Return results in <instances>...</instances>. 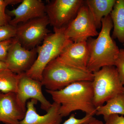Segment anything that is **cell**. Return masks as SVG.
<instances>
[{
  "mask_svg": "<svg viewBox=\"0 0 124 124\" xmlns=\"http://www.w3.org/2000/svg\"><path fill=\"white\" fill-rule=\"evenodd\" d=\"M46 91L54 102L60 104L59 113L62 117L78 110L93 116L95 115L92 81H78L60 90Z\"/></svg>",
  "mask_w": 124,
  "mask_h": 124,
  "instance_id": "1",
  "label": "cell"
},
{
  "mask_svg": "<svg viewBox=\"0 0 124 124\" xmlns=\"http://www.w3.org/2000/svg\"><path fill=\"white\" fill-rule=\"evenodd\" d=\"M101 29L96 38L87 40L89 57L87 69L93 73L103 67L115 66L120 49L111 36L113 28L110 15L102 19Z\"/></svg>",
  "mask_w": 124,
  "mask_h": 124,
  "instance_id": "2",
  "label": "cell"
},
{
  "mask_svg": "<svg viewBox=\"0 0 124 124\" xmlns=\"http://www.w3.org/2000/svg\"><path fill=\"white\" fill-rule=\"evenodd\" d=\"M93 78V72L72 66L57 57L46 67L42 72L41 82L46 90L57 91L78 81H92Z\"/></svg>",
  "mask_w": 124,
  "mask_h": 124,
  "instance_id": "3",
  "label": "cell"
},
{
  "mask_svg": "<svg viewBox=\"0 0 124 124\" xmlns=\"http://www.w3.org/2000/svg\"><path fill=\"white\" fill-rule=\"evenodd\" d=\"M66 27L54 29V32L49 33L40 46H37V55L32 66L25 74L34 79L41 82L42 74L47 65L62 53L66 45L71 41L64 34Z\"/></svg>",
  "mask_w": 124,
  "mask_h": 124,
  "instance_id": "4",
  "label": "cell"
},
{
  "mask_svg": "<svg viewBox=\"0 0 124 124\" xmlns=\"http://www.w3.org/2000/svg\"><path fill=\"white\" fill-rule=\"evenodd\" d=\"M93 73L92 83L94 104L96 108L117 94L124 93V86L115 66L103 67Z\"/></svg>",
  "mask_w": 124,
  "mask_h": 124,
  "instance_id": "5",
  "label": "cell"
},
{
  "mask_svg": "<svg viewBox=\"0 0 124 124\" xmlns=\"http://www.w3.org/2000/svg\"><path fill=\"white\" fill-rule=\"evenodd\" d=\"M49 24L46 15L19 24L16 26V39L25 48H35L50 32L47 28Z\"/></svg>",
  "mask_w": 124,
  "mask_h": 124,
  "instance_id": "6",
  "label": "cell"
},
{
  "mask_svg": "<svg viewBox=\"0 0 124 124\" xmlns=\"http://www.w3.org/2000/svg\"><path fill=\"white\" fill-rule=\"evenodd\" d=\"M84 4L82 0H54L46 5L49 24L54 29L66 27Z\"/></svg>",
  "mask_w": 124,
  "mask_h": 124,
  "instance_id": "7",
  "label": "cell"
},
{
  "mask_svg": "<svg viewBox=\"0 0 124 124\" xmlns=\"http://www.w3.org/2000/svg\"><path fill=\"white\" fill-rule=\"evenodd\" d=\"M97 29L92 15L84 3L75 18L66 27L64 34L72 42H82L98 36Z\"/></svg>",
  "mask_w": 124,
  "mask_h": 124,
  "instance_id": "8",
  "label": "cell"
},
{
  "mask_svg": "<svg viewBox=\"0 0 124 124\" xmlns=\"http://www.w3.org/2000/svg\"><path fill=\"white\" fill-rule=\"evenodd\" d=\"M42 86L41 82L31 78L25 73L19 74L16 94L20 105L26 109L27 101L29 99H35L39 102L41 109L48 111L52 103L43 94Z\"/></svg>",
  "mask_w": 124,
  "mask_h": 124,
  "instance_id": "9",
  "label": "cell"
},
{
  "mask_svg": "<svg viewBox=\"0 0 124 124\" xmlns=\"http://www.w3.org/2000/svg\"><path fill=\"white\" fill-rule=\"evenodd\" d=\"M37 55V47L27 49L22 46L15 38L9 49L5 63L8 69L19 75L26 73L31 69Z\"/></svg>",
  "mask_w": 124,
  "mask_h": 124,
  "instance_id": "10",
  "label": "cell"
},
{
  "mask_svg": "<svg viewBox=\"0 0 124 124\" xmlns=\"http://www.w3.org/2000/svg\"><path fill=\"white\" fill-rule=\"evenodd\" d=\"M6 12L11 17H14L9 24L15 27L20 23L46 15V5L41 0H22L16 8L6 10Z\"/></svg>",
  "mask_w": 124,
  "mask_h": 124,
  "instance_id": "11",
  "label": "cell"
},
{
  "mask_svg": "<svg viewBox=\"0 0 124 124\" xmlns=\"http://www.w3.org/2000/svg\"><path fill=\"white\" fill-rule=\"evenodd\" d=\"M26 110L18 102L16 93L0 91V122L19 124L24 118Z\"/></svg>",
  "mask_w": 124,
  "mask_h": 124,
  "instance_id": "12",
  "label": "cell"
},
{
  "mask_svg": "<svg viewBox=\"0 0 124 124\" xmlns=\"http://www.w3.org/2000/svg\"><path fill=\"white\" fill-rule=\"evenodd\" d=\"M89 54L86 41H70L58 58L67 64L82 70H87Z\"/></svg>",
  "mask_w": 124,
  "mask_h": 124,
  "instance_id": "13",
  "label": "cell"
},
{
  "mask_svg": "<svg viewBox=\"0 0 124 124\" xmlns=\"http://www.w3.org/2000/svg\"><path fill=\"white\" fill-rule=\"evenodd\" d=\"M37 102L33 99L27 102L25 116L19 124H61L62 117L59 113L60 104L54 102L46 114L41 115L35 107Z\"/></svg>",
  "mask_w": 124,
  "mask_h": 124,
  "instance_id": "14",
  "label": "cell"
},
{
  "mask_svg": "<svg viewBox=\"0 0 124 124\" xmlns=\"http://www.w3.org/2000/svg\"><path fill=\"white\" fill-rule=\"evenodd\" d=\"M116 0H86L85 4L88 8L98 29L101 27L102 20L110 14Z\"/></svg>",
  "mask_w": 124,
  "mask_h": 124,
  "instance_id": "15",
  "label": "cell"
},
{
  "mask_svg": "<svg viewBox=\"0 0 124 124\" xmlns=\"http://www.w3.org/2000/svg\"><path fill=\"white\" fill-rule=\"evenodd\" d=\"M113 24L112 37L124 44V0H116L110 14Z\"/></svg>",
  "mask_w": 124,
  "mask_h": 124,
  "instance_id": "16",
  "label": "cell"
},
{
  "mask_svg": "<svg viewBox=\"0 0 124 124\" xmlns=\"http://www.w3.org/2000/svg\"><path fill=\"white\" fill-rule=\"evenodd\" d=\"M106 103L96 108V115L102 116L104 119L114 114L124 116V93L117 94Z\"/></svg>",
  "mask_w": 124,
  "mask_h": 124,
  "instance_id": "17",
  "label": "cell"
},
{
  "mask_svg": "<svg viewBox=\"0 0 124 124\" xmlns=\"http://www.w3.org/2000/svg\"><path fill=\"white\" fill-rule=\"evenodd\" d=\"M19 78V75L9 69L0 71V91L4 93H16Z\"/></svg>",
  "mask_w": 124,
  "mask_h": 124,
  "instance_id": "18",
  "label": "cell"
},
{
  "mask_svg": "<svg viewBox=\"0 0 124 124\" xmlns=\"http://www.w3.org/2000/svg\"><path fill=\"white\" fill-rule=\"evenodd\" d=\"M22 1V0H0V26L9 24L12 19L6 12V7L19 4Z\"/></svg>",
  "mask_w": 124,
  "mask_h": 124,
  "instance_id": "19",
  "label": "cell"
},
{
  "mask_svg": "<svg viewBox=\"0 0 124 124\" xmlns=\"http://www.w3.org/2000/svg\"><path fill=\"white\" fill-rule=\"evenodd\" d=\"M16 27L10 24L0 26V42L15 38Z\"/></svg>",
  "mask_w": 124,
  "mask_h": 124,
  "instance_id": "20",
  "label": "cell"
},
{
  "mask_svg": "<svg viewBox=\"0 0 124 124\" xmlns=\"http://www.w3.org/2000/svg\"><path fill=\"white\" fill-rule=\"evenodd\" d=\"M115 66L117 69L120 80L124 86V49H120Z\"/></svg>",
  "mask_w": 124,
  "mask_h": 124,
  "instance_id": "21",
  "label": "cell"
},
{
  "mask_svg": "<svg viewBox=\"0 0 124 124\" xmlns=\"http://www.w3.org/2000/svg\"><path fill=\"white\" fill-rule=\"evenodd\" d=\"M15 38L0 42V61L5 62L8 51L15 40Z\"/></svg>",
  "mask_w": 124,
  "mask_h": 124,
  "instance_id": "22",
  "label": "cell"
},
{
  "mask_svg": "<svg viewBox=\"0 0 124 124\" xmlns=\"http://www.w3.org/2000/svg\"><path fill=\"white\" fill-rule=\"evenodd\" d=\"M93 117V116L86 115L81 119H78L75 114H72L69 118L62 124H81L91 119Z\"/></svg>",
  "mask_w": 124,
  "mask_h": 124,
  "instance_id": "23",
  "label": "cell"
},
{
  "mask_svg": "<svg viewBox=\"0 0 124 124\" xmlns=\"http://www.w3.org/2000/svg\"><path fill=\"white\" fill-rule=\"evenodd\" d=\"M104 124H124V116L117 114L111 115L104 119Z\"/></svg>",
  "mask_w": 124,
  "mask_h": 124,
  "instance_id": "24",
  "label": "cell"
},
{
  "mask_svg": "<svg viewBox=\"0 0 124 124\" xmlns=\"http://www.w3.org/2000/svg\"><path fill=\"white\" fill-rule=\"evenodd\" d=\"M81 124H104L101 121L93 117L91 119Z\"/></svg>",
  "mask_w": 124,
  "mask_h": 124,
  "instance_id": "25",
  "label": "cell"
},
{
  "mask_svg": "<svg viewBox=\"0 0 124 124\" xmlns=\"http://www.w3.org/2000/svg\"><path fill=\"white\" fill-rule=\"evenodd\" d=\"M8 69L7 64L5 62L0 61V71Z\"/></svg>",
  "mask_w": 124,
  "mask_h": 124,
  "instance_id": "26",
  "label": "cell"
},
{
  "mask_svg": "<svg viewBox=\"0 0 124 124\" xmlns=\"http://www.w3.org/2000/svg\"><path fill=\"white\" fill-rule=\"evenodd\" d=\"M123 45H124V44H123Z\"/></svg>",
  "mask_w": 124,
  "mask_h": 124,
  "instance_id": "27",
  "label": "cell"
}]
</instances>
